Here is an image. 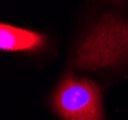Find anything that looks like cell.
<instances>
[{
    "label": "cell",
    "mask_w": 128,
    "mask_h": 120,
    "mask_svg": "<svg viewBox=\"0 0 128 120\" xmlns=\"http://www.w3.org/2000/svg\"><path fill=\"white\" fill-rule=\"evenodd\" d=\"M44 42L38 32L4 23L0 25V49L3 51H34L42 47Z\"/></svg>",
    "instance_id": "cell-2"
},
{
    "label": "cell",
    "mask_w": 128,
    "mask_h": 120,
    "mask_svg": "<svg viewBox=\"0 0 128 120\" xmlns=\"http://www.w3.org/2000/svg\"><path fill=\"white\" fill-rule=\"evenodd\" d=\"M53 104L63 120H103L100 88L88 79L67 75L54 93Z\"/></svg>",
    "instance_id": "cell-1"
}]
</instances>
